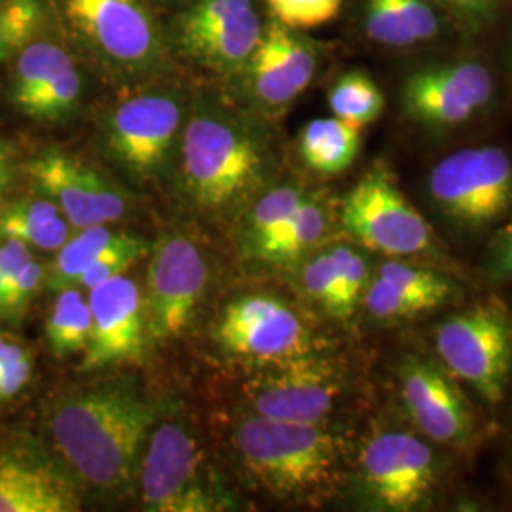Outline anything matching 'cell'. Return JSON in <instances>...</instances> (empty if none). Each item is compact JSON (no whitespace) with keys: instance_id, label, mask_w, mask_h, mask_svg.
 <instances>
[{"instance_id":"obj_23","label":"cell","mask_w":512,"mask_h":512,"mask_svg":"<svg viewBox=\"0 0 512 512\" xmlns=\"http://www.w3.org/2000/svg\"><path fill=\"white\" fill-rule=\"evenodd\" d=\"M73 226L46 196H25L0 207V238H16L38 251H57Z\"/></svg>"},{"instance_id":"obj_27","label":"cell","mask_w":512,"mask_h":512,"mask_svg":"<svg viewBox=\"0 0 512 512\" xmlns=\"http://www.w3.org/2000/svg\"><path fill=\"white\" fill-rule=\"evenodd\" d=\"M118 236L120 232H114L110 224L76 230V234L55 251L54 264L50 266V272H46V287L55 293L65 287H76L80 275L92 266L97 256L109 249Z\"/></svg>"},{"instance_id":"obj_2","label":"cell","mask_w":512,"mask_h":512,"mask_svg":"<svg viewBox=\"0 0 512 512\" xmlns=\"http://www.w3.org/2000/svg\"><path fill=\"white\" fill-rule=\"evenodd\" d=\"M266 148L251 124L219 101L203 97L184 122L181 181L203 213L234 211L262 183Z\"/></svg>"},{"instance_id":"obj_24","label":"cell","mask_w":512,"mask_h":512,"mask_svg":"<svg viewBox=\"0 0 512 512\" xmlns=\"http://www.w3.org/2000/svg\"><path fill=\"white\" fill-rule=\"evenodd\" d=\"M361 148V128L336 116L315 118L300 133V156L311 171L338 175L355 162Z\"/></svg>"},{"instance_id":"obj_13","label":"cell","mask_w":512,"mask_h":512,"mask_svg":"<svg viewBox=\"0 0 512 512\" xmlns=\"http://www.w3.org/2000/svg\"><path fill=\"white\" fill-rule=\"evenodd\" d=\"M215 338L232 355L266 365L308 355L310 349L302 317L270 294L234 298L220 315Z\"/></svg>"},{"instance_id":"obj_5","label":"cell","mask_w":512,"mask_h":512,"mask_svg":"<svg viewBox=\"0 0 512 512\" xmlns=\"http://www.w3.org/2000/svg\"><path fill=\"white\" fill-rule=\"evenodd\" d=\"M435 344L448 372L486 403L505 399L512 372V325L505 311L475 306L456 313L437 329Z\"/></svg>"},{"instance_id":"obj_30","label":"cell","mask_w":512,"mask_h":512,"mask_svg":"<svg viewBox=\"0 0 512 512\" xmlns=\"http://www.w3.org/2000/svg\"><path fill=\"white\" fill-rule=\"evenodd\" d=\"M306 192L296 184H281L256 200L247 226V245L255 253L260 245L274 238L279 228L293 217L306 200Z\"/></svg>"},{"instance_id":"obj_20","label":"cell","mask_w":512,"mask_h":512,"mask_svg":"<svg viewBox=\"0 0 512 512\" xmlns=\"http://www.w3.org/2000/svg\"><path fill=\"white\" fill-rule=\"evenodd\" d=\"M92 332L82 368L99 370L137 361L147 342L143 293L129 275H118L88 291Z\"/></svg>"},{"instance_id":"obj_25","label":"cell","mask_w":512,"mask_h":512,"mask_svg":"<svg viewBox=\"0 0 512 512\" xmlns=\"http://www.w3.org/2000/svg\"><path fill=\"white\" fill-rule=\"evenodd\" d=\"M329 232V211L313 196L296 209L274 238L260 245L253 255L266 262H289L317 247Z\"/></svg>"},{"instance_id":"obj_33","label":"cell","mask_w":512,"mask_h":512,"mask_svg":"<svg viewBox=\"0 0 512 512\" xmlns=\"http://www.w3.org/2000/svg\"><path fill=\"white\" fill-rule=\"evenodd\" d=\"M334 258L338 289H340V313L338 319H349L357 308V302L365 294L366 285L370 281L365 256L348 245H336L330 249Z\"/></svg>"},{"instance_id":"obj_38","label":"cell","mask_w":512,"mask_h":512,"mask_svg":"<svg viewBox=\"0 0 512 512\" xmlns=\"http://www.w3.org/2000/svg\"><path fill=\"white\" fill-rule=\"evenodd\" d=\"M33 374V359L27 349L0 363V403L16 397L29 384Z\"/></svg>"},{"instance_id":"obj_19","label":"cell","mask_w":512,"mask_h":512,"mask_svg":"<svg viewBox=\"0 0 512 512\" xmlns=\"http://www.w3.org/2000/svg\"><path fill=\"white\" fill-rule=\"evenodd\" d=\"M406 414L418 431L437 444L467 448L476 435L475 412L456 384L427 359L406 357L399 366Z\"/></svg>"},{"instance_id":"obj_31","label":"cell","mask_w":512,"mask_h":512,"mask_svg":"<svg viewBox=\"0 0 512 512\" xmlns=\"http://www.w3.org/2000/svg\"><path fill=\"white\" fill-rule=\"evenodd\" d=\"M376 275H380L389 285L418 302L425 311L439 308L440 304H444L454 294V285L439 272L414 268L397 260L382 264Z\"/></svg>"},{"instance_id":"obj_37","label":"cell","mask_w":512,"mask_h":512,"mask_svg":"<svg viewBox=\"0 0 512 512\" xmlns=\"http://www.w3.org/2000/svg\"><path fill=\"white\" fill-rule=\"evenodd\" d=\"M42 283H46V270L33 256L16 275V279L8 285L0 306V315L19 319L37 296Z\"/></svg>"},{"instance_id":"obj_18","label":"cell","mask_w":512,"mask_h":512,"mask_svg":"<svg viewBox=\"0 0 512 512\" xmlns=\"http://www.w3.org/2000/svg\"><path fill=\"white\" fill-rule=\"evenodd\" d=\"M319 69L313 42L274 19L239 71L243 92L264 110H283L310 88Z\"/></svg>"},{"instance_id":"obj_10","label":"cell","mask_w":512,"mask_h":512,"mask_svg":"<svg viewBox=\"0 0 512 512\" xmlns=\"http://www.w3.org/2000/svg\"><path fill=\"white\" fill-rule=\"evenodd\" d=\"M209 281V266L194 239L167 234L152 245L143 294L148 338L173 340L188 327Z\"/></svg>"},{"instance_id":"obj_12","label":"cell","mask_w":512,"mask_h":512,"mask_svg":"<svg viewBox=\"0 0 512 512\" xmlns=\"http://www.w3.org/2000/svg\"><path fill=\"white\" fill-rule=\"evenodd\" d=\"M262 33L255 0H198L175 23L179 50L220 74H238Z\"/></svg>"},{"instance_id":"obj_40","label":"cell","mask_w":512,"mask_h":512,"mask_svg":"<svg viewBox=\"0 0 512 512\" xmlns=\"http://www.w3.org/2000/svg\"><path fill=\"white\" fill-rule=\"evenodd\" d=\"M14 171H16V165H14L12 148L0 141V200L14 179Z\"/></svg>"},{"instance_id":"obj_41","label":"cell","mask_w":512,"mask_h":512,"mask_svg":"<svg viewBox=\"0 0 512 512\" xmlns=\"http://www.w3.org/2000/svg\"><path fill=\"white\" fill-rule=\"evenodd\" d=\"M23 346H19L18 342L6 338V336H0V363H4L6 359L14 357L23 351Z\"/></svg>"},{"instance_id":"obj_9","label":"cell","mask_w":512,"mask_h":512,"mask_svg":"<svg viewBox=\"0 0 512 512\" xmlns=\"http://www.w3.org/2000/svg\"><path fill=\"white\" fill-rule=\"evenodd\" d=\"M340 217L351 238L384 255H420L431 245L427 220L380 165L349 190Z\"/></svg>"},{"instance_id":"obj_11","label":"cell","mask_w":512,"mask_h":512,"mask_svg":"<svg viewBox=\"0 0 512 512\" xmlns=\"http://www.w3.org/2000/svg\"><path fill=\"white\" fill-rule=\"evenodd\" d=\"M141 497L147 511H215L217 501L205 484L198 442L177 421L156 423L139 465Z\"/></svg>"},{"instance_id":"obj_8","label":"cell","mask_w":512,"mask_h":512,"mask_svg":"<svg viewBox=\"0 0 512 512\" xmlns=\"http://www.w3.org/2000/svg\"><path fill=\"white\" fill-rule=\"evenodd\" d=\"M439 484L431 446L406 431H382L366 440L359 459V486L378 511L423 509Z\"/></svg>"},{"instance_id":"obj_28","label":"cell","mask_w":512,"mask_h":512,"mask_svg":"<svg viewBox=\"0 0 512 512\" xmlns=\"http://www.w3.org/2000/svg\"><path fill=\"white\" fill-rule=\"evenodd\" d=\"M329 105L332 116L363 129L382 116L385 97L368 74L351 71L342 74L330 88Z\"/></svg>"},{"instance_id":"obj_42","label":"cell","mask_w":512,"mask_h":512,"mask_svg":"<svg viewBox=\"0 0 512 512\" xmlns=\"http://www.w3.org/2000/svg\"><path fill=\"white\" fill-rule=\"evenodd\" d=\"M501 266H503V270L512 277V241L507 243V249H505L503 260H501Z\"/></svg>"},{"instance_id":"obj_36","label":"cell","mask_w":512,"mask_h":512,"mask_svg":"<svg viewBox=\"0 0 512 512\" xmlns=\"http://www.w3.org/2000/svg\"><path fill=\"white\" fill-rule=\"evenodd\" d=\"M366 311L376 319H404L425 313L418 302L389 285L380 275H374L365 289Z\"/></svg>"},{"instance_id":"obj_32","label":"cell","mask_w":512,"mask_h":512,"mask_svg":"<svg viewBox=\"0 0 512 512\" xmlns=\"http://www.w3.org/2000/svg\"><path fill=\"white\" fill-rule=\"evenodd\" d=\"M148 245L145 239L137 238L133 234L120 232L118 239L110 245L103 255L97 256L92 266L80 275L76 287H80L84 293L92 291L93 287L109 281L112 277L124 275L129 266H133L139 258L148 253Z\"/></svg>"},{"instance_id":"obj_21","label":"cell","mask_w":512,"mask_h":512,"mask_svg":"<svg viewBox=\"0 0 512 512\" xmlns=\"http://www.w3.org/2000/svg\"><path fill=\"white\" fill-rule=\"evenodd\" d=\"M82 509L76 486L37 459L0 456V512H74Z\"/></svg>"},{"instance_id":"obj_6","label":"cell","mask_w":512,"mask_h":512,"mask_svg":"<svg viewBox=\"0 0 512 512\" xmlns=\"http://www.w3.org/2000/svg\"><path fill=\"white\" fill-rule=\"evenodd\" d=\"M184 129L183 101L171 90L131 95L112 110L105 143L112 160L137 181L164 175Z\"/></svg>"},{"instance_id":"obj_43","label":"cell","mask_w":512,"mask_h":512,"mask_svg":"<svg viewBox=\"0 0 512 512\" xmlns=\"http://www.w3.org/2000/svg\"><path fill=\"white\" fill-rule=\"evenodd\" d=\"M509 241H512V236H509Z\"/></svg>"},{"instance_id":"obj_22","label":"cell","mask_w":512,"mask_h":512,"mask_svg":"<svg viewBox=\"0 0 512 512\" xmlns=\"http://www.w3.org/2000/svg\"><path fill=\"white\" fill-rule=\"evenodd\" d=\"M366 37L387 48H412L440 33V19L429 0H365Z\"/></svg>"},{"instance_id":"obj_44","label":"cell","mask_w":512,"mask_h":512,"mask_svg":"<svg viewBox=\"0 0 512 512\" xmlns=\"http://www.w3.org/2000/svg\"><path fill=\"white\" fill-rule=\"evenodd\" d=\"M509 236H512V230H511V234H509Z\"/></svg>"},{"instance_id":"obj_16","label":"cell","mask_w":512,"mask_h":512,"mask_svg":"<svg viewBox=\"0 0 512 512\" xmlns=\"http://www.w3.org/2000/svg\"><path fill=\"white\" fill-rule=\"evenodd\" d=\"M334 366L308 355L272 363L247 387L256 416L293 423H323L342 397Z\"/></svg>"},{"instance_id":"obj_29","label":"cell","mask_w":512,"mask_h":512,"mask_svg":"<svg viewBox=\"0 0 512 512\" xmlns=\"http://www.w3.org/2000/svg\"><path fill=\"white\" fill-rule=\"evenodd\" d=\"M48 19L44 0H0V65L42 35Z\"/></svg>"},{"instance_id":"obj_7","label":"cell","mask_w":512,"mask_h":512,"mask_svg":"<svg viewBox=\"0 0 512 512\" xmlns=\"http://www.w3.org/2000/svg\"><path fill=\"white\" fill-rule=\"evenodd\" d=\"M429 194L448 219L482 228L512 205L511 156L497 147L463 148L429 173Z\"/></svg>"},{"instance_id":"obj_15","label":"cell","mask_w":512,"mask_h":512,"mask_svg":"<svg viewBox=\"0 0 512 512\" xmlns=\"http://www.w3.org/2000/svg\"><path fill=\"white\" fill-rule=\"evenodd\" d=\"M10 97L27 118L54 124L78 109L84 80L71 52L54 38H35L10 63Z\"/></svg>"},{"instance_id":"obj_17","label":"cell","mask_w":512,"mask_h":512,"mask_svg":"<svg viewBox=\"0 0 512 512\" xmlns=\"http://www.w3.org/2000/svg\"><path fill=\"white\" fill-rule=\"evenodd\" d=\"M494 97V76L486 65L465 59L425 67L403 84L406 114L427 128H458L486 109Z\"/></svg>"},{"instance_id":"obj_35","label":"cell","mask_w":512,"mask_h":512,"mask_svg":"<svg viewBox=\"0 0 512 512\" xmlns=\"http://www.w3.org/2000/svg\"><path fill=\"white\" fill-rule=\"evenodd\" d=\"M302 285L315 302H319L330 315L340 313V289L334 258L330 251L313 256L302 270Z\"/></svg>"},{"instance_id":"obj_1","label":"cell","mask_w":512,"mask_h":512,"mask_svg":"<svg viewBox=\"0 0 512 512\" xmlns=\"http://www.w3.org/2000/svg\"><path fill=\"white\" fill-rule=\"evenodd\" d=\"M156 418V406L133 387L103 384L59 397L48 414V429L74 473L114 495L126 492L139 473Z\"/></svg>"},{"instance_id":"obj_39","label":"cell","mask_w":512,"mask_h":512,"mask_svg":"<svg viewBox=\"0 0 512 512\" xmlns=\"http://www.w3.org/2000/svg\"><path fill=\"white\" fill-rule=\"evenodd\" d=\"M440 4L452 12L467 27H482L492 18L501 0H439Z\"/></svg>"},{"instance_id":"obj_3","label":"cell","mask_w":512,"mask_h":512,"mask_svg":"<svg viewBox=\"0 0 512 512\" xmlns=\"http://www.w3.org/2000/svg\"><path fill=\"white\" fill-rule=\"evenodd\" d=\"M241 463L266 490L308 499L330 488L340 467V442L321 423H293L251 414L236 429Z\"/></svg>"},{"instance_id":"obj_14","label":"cell","mask_w":512,"mask_h":512,"mask_svg":"<svg viewBox=\"0 0 512 512\" xmlns=\"http://www.w3.org/2000/svg\"><path fill=\"white\" fill-rule=\"evenodd\" d=\"M38 192L59 207L73 230L114 224L128 211V194L95 167L59 148H46L25 165Z\"/></svg>"},{"instance_id":"obj_26","label":"cell","mask_w":512,"mask_h":512,"mask_svg":"<svg viewBox=\"0 0 512 512\" xmlns=\"http://www.w3.org/2000/svg\"><path fill=\"white\" fill-rule=\"evenodd\" d=\"M92 332V311L88 294L80 287L57 291L46 319V340L57 357L73 355L88 348Z\"/></svg>"},{"instance_id":"obj_34","label":"cell","mask_w":512,"mask_h":512,"mask_svg":"<svg viewBox=\"0 0 512 512\" xmlns=\"http://www.w3.org/2000/svg\"><path fill=\"white\" fill-rule=\"evenodd\" d=\"M274 18L296 31L315 29L336 18L344 0H266Z\"/></svg>"},{"instance_id":"obj_4","label":"cell","mask_w":512,"mask_h":512,"mask_svg":"<svg viewBox=\"0 0 512 512\" xmlns=\"http://www.w3.org/2000/svg\"><path fill=\"white\" fill-rule=\"evenodd\" d=\"M74 33L114 73L148 76L167 65V44L145 0H57Z\"/></svg>"}]
</instances>
